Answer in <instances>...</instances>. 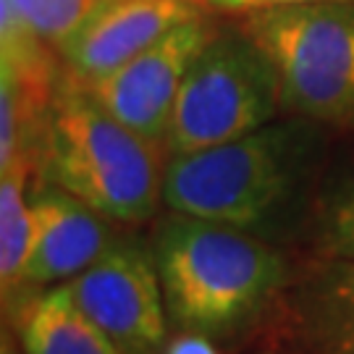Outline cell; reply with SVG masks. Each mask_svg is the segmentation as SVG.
<instances>
[{"label": "cell", "instance_id": "1", "mask_svg": "<svg viewBox=\"0 0 354 354\" xmlns=\"http://www.w3.org/2000/svg\"><path fill=\"white\" fill-rule=\"evenodd\" d=\"M152 254L171 326L213 342L252 328L289 281L286 260L257 234L174 210Z\"/></svg>", "mask_w": 354, "mask_h": 354}, {"label": "cell", "instance_id": "2", "mask_svg": "<svg viewBox=\"0 0 354 354\" xmlns=\"http://www.w3.org/2000/svg\"><path fill=\"white\" fill-rule=\"evenodd\" d=\"M160 142L121 124L79 82L64 74L35 145L42 181L121 226L150 221L163 200Z\"/></svg>", "mask_w": 354, "mask_h": 354}, {"label": "cell", "instance_id": "3", "mask_svg": "<svg viewBox=\"0 0 354 354\" xmlns=\"http://www.w3.org/2000/svg\"><path fill=\"white\" fill-rule=\"evenodd\" d=\"M315 152V127L304 121H270L226 145L174 155L163 174V203L174 213L260 236L294 207Z\"/></svg>", "mask_w": 354, "mask_h": 354}, {"label": "cell", "instance_id": "4", "mask_svg": "<svg viewBox=\"0 0 354 354\" xmlns=\"http://www.w3.org/2000/svg\"><path fill=\"white\" fill-rule=\"evenodd\" d=\"M244 32L276 66L281 108L307 121H354V3L247 13Z\"/></svg>", "mask_w": 354, "mask_h": 354}, {"label": "cell", "instance_id": "5", "mask_svg": "<svg viewBox=\"0 0 354 354\" xmlns=\"http://www.w3.org/2000/svg\"><path fill=\"white\" fill-rule=\"evenodd\" d=\"M281 111L276 66L244 29L218 32L178 89L163 147L189 155L268 127Z\"/></svg>", "mask_w": 354, "mask_h": 354}, {"label": "cell", "instance_id": "6", "mask_svg": "<svg viewBox=\"0 0 354 354\" xmlns=\"http://www.w3.org/2000/svg\"><path fill=\"white\" fill-rule=\"evenodd\" d=\"M66 286L84 315L124 354L160 352L171 320L155 254L145 241L115 236L113 244Z\"/></svg>", "mask_w": 354, "mask_h": 354}, {"label": "cell", "instance_id": "7", "mask_svg": "<svg viewBox=\"0 0 354 354\" xmlns=\"http://www.w3.org/2000/svg\"><path fill=\"white\" fill-rule=\"evenodd\" d=\"M218 35L205 16L174 26L147 50L102 79L82 84L95 100L137 134L163 145L178 89L197 55ZM76 82V79H74Z\"/></svg>", "mask_w": 354, "mask_h": 354}, {"label": "cell", "instance_id": "8", "mask_svg": "<svg viewBox=\"0 0 354 354\" xmlns=\"http://www.w3.org/2000/svg\"><path fill=\"white\" fill-rule=\"evenodd\" d=\"M197 16L200 0H105L61 48L66 74L79 84L102 79Z\"/></svg>", "mask_w": 354, "mask_h": 354}, {"label": "cell", "instance_id": "9", "mask_svg": "<svg viewBox=\"0 0 354 354\" xmlns=\"http://www.w3.org/2000/svg\"><path fill=\"white\" fill-rule=\"evenodd\" d=\"M32 205L37 236L24 270V289L68 283L113 244V221L50 181L39 178L32 189Z\"/></svg>", "mask_w": 354, "mask_h": 354}, {"label": "cell", "instance_id": "10", "mask_svg": "<svg viewBox=\"0 0 354 354\" xmlns=\"http://www.w3.org/2000/svg\"><path fill=\"white\" fill-rule=\"evenodd\" d=\"M291 330L307 354H354V260L310 268L291 291Z\"/></svg>", "mask_w": 354, "mask_h": 354}, {"label": "cell", "instance_id": "11", "mask_svg": "<svg viewBox=\"0 0 354 354\" xmlns=\"http://www.w3.org/2000/svg\"><path fill=\"white\" fill-rule=\"evenodd\" d=\"M16 330L24 354H124L84 315L66 283L26 299Z\"/></svg>", "mask_w": 354, "mask_h": 354}, {"label": "cell", "instance_id": "12", "mask_svg": "<svg viewBox=\"0 0 354 354\" xmlns=\"http://www.w3.org/2000/svg\"><path fill=\"white\" fill-rule=\"evenodd\" d=\"M35 168V158L21 155L11 168L0 171V281L6 302L24 289V270L35 250L37 218L29 189Z\"/></svg>", "mask_w": 354, "mask_h": 354}, {"label": "cell", "instance_id": "13", "mask_svg": "<svg viewBox=\"0 0 354 354\" xmlns=\"http://www.w3.org/2000/svg\"><path fill=\"white\" fill-rule=\"evenodd\" d=\"M105 0H16L29 29L58 50L89 21Z\"/></svg>", "mask_w": 354, "mask_h": 354}, {"label": "cell", "instance_id": "14", "mask_svg": "<svg viewBox=\"0 0 354 354\" xmlns=\"http://www.w3.org/2000/svg\"><path fill=\"white\" fill-rule=\"evenodd\" d=\"M317 247L330 260H354V184L336 189L317 210Z\"/></svg>", "mask_w": 354, "mask_h": 354}, {"label": "cell", "instance_id": "15", "mask_svg": "<svg viewBox=\"0 0 354 354\" xmlns=\"http://www.w3.org/2000/svg\"><path fill=\"white\" fill-rule=\"evenodd\" d=\"M205 8L234 13H254L268 8H283V6H307V3H354V0H200Z\"/></svg>", "mask_w": 354, "mask_h": 354}, {"label": "cell", "instance_id": "16", "mask_svg": "<svg viewBox=\"0 0 354 354\" xmlns=\"http://www.w3.org/2000/svg\"><path fill=\"white\" fill-rule=\"evenodd\" d=\"M165 354H218L213 346V339L200 336V333H178L174 342L168 344Z\"/></svg>", "mask_w": 354, "mask_h": 354}, {"label": "cell", "instance_id": "17", "mask_svg": "<svg viewBox=\"0 0 354 354\" xmlns=\"http://www.w3.org/2000/svg\"><path fill=\"white\" fill-rule=\"evenodd\" d=\"M0 354H24V352H21V349H16V346L8 342V336H6V339H3V352Z\"/></svg>", "mask_w": 354, "mask_h": 354}]
</instances>
